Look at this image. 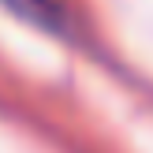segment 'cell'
Instances as JSON below:
<instances>
[{
  "label": "cell",
  "mask_w": 153,
  "mask_h": 153,
  "mask_svg": "<svg viewBox=\"0 0 153 153\" xmlns=\"http://www.w3.org/2000/svg\"><path fill=\"white\" fill-rule=\"evenodd\" d=\"M7 7H11L15 15H22V19L37 22V26L52 30V34H60V30L71 26V11H67V0H4Z\"/></svg>",
  "instance_id": "obj_1"
}]
</instances>
